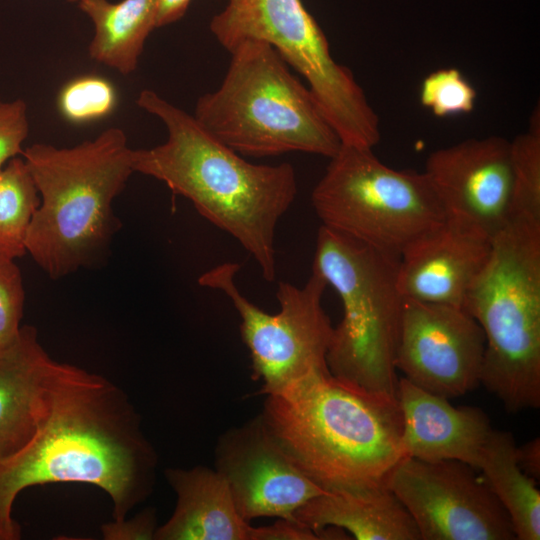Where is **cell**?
I'll list each match as a JSON object with an SVG mask.
<instances>
[{"instance_id": "8fae6325", "label": "cell", "mask_w": 540, "mask_h": 540, "mask_svg": "<svg viewBox=\"0 0 540 540\" xmlns=\"http://www.w3.org/2000/svg\"><path fill=\"white\" fill-rule=\"evenodd\" d=\"M209 28L228 52L244 40L273 46L305 78L324 111L344 107L357 92L353 73L332 57L325 34L301 0H227Z\"/></svg>"}, {"instance_id": "30bf717a", "label": "cell", "mask_w": 540, "mask_h": 540, "mask_svg": "<svg viewBox=\"0 0 540 540\" xmlns=\"http://www.w3.org/2000/svg\"><path fill=\"white\" fill-rule=\"evenodd\" d=\"M386 485L411 515L420 540L516 539L504 507L466 463L404 457Z\"/></svg>"}, {"instance_id": "4fadbf2b", "label": "cell", "mask_w": 540, "mask_h": 540, "mask_svg": "<svg viewBox=\"0 0 540 540\" xmlns=\"http://www.w3.org/2000/svg\"><path fill=\"white\" fill-rule=\"evenodd\" d=\"M424 173L446 220L492 241L510 220V141L469 138L432 152Z\"/></svg>"}, {"instance_id": "ffe728a7", "label": "cell", "mask_w": 540, "mask_h": 540, "mask_svg": "<svg viewBox=\"0 0 540 540\" xmlns=\"http://www.w3.org/2000/svg\"><path fill=\"white\" fill-rule=\"evenodd\" d=\"M157 0H78L94 25L89 55L123 75L134 72L145 41L156 28Z\"/></svg>"}, {"instance_id": "4316f807", "label": "cell", "mask_w": 540, "mask_h": 540, "mask_svg": "<svg viewBox=\"0 0 540 540\" xmlns=\"http://www.w3.org/2000/svg\"><path fill=\"white\" fill-rule=\"evenodd\" d=\"M28 135L27 104L22 99L0 100V169L23 153L22 145Z\"/></svg>"}, {"instance_id": "52a82bcc", "label": "cell", "mask_w": 540, "mask_h": 540, "mask_svg": "<svg viewBox=\"0 0 540 540\" xmlns=\"http://www.w3.org/2000/svg\"><path fill=\"white\" fill-rule=\"evenodd\" d=\"M399 257L320 226L312 272L340 297L343 317L326 355L330 373L363 390L397 397L395 366L404 298Z\"/></svg>"}, {"instance_id": "1f68e13d", "label": "cell", "mask_w": 540, "mask_h": 540, "mask_svg": "<svg viewBox=\"0 0 540 540\" xmlns=\"http://www.w3.org/2000/svg\"><path fill=\"white\" fill-rule=\"evenodd\" d=\"M69 1H71V2H77L78 0H69Z\"/></svg>"}, {"instance_id": "ac0fdd59", "label": "cell", "mask_w": 540, "mask_h": 540, "mask_svg": "<svg viewBox=\"0 0 540 540\" xmlns=\"http://www.w3.org/2000/svg\"><path fill=\"white\" fill-rule=\"evenodd\" d=\"M177 501L154 540H251L252 526L239 515L225 479L205 466L168 468Z\"/></svg>"}, {"instance_id": "cb8c5ba5", "label": "cell", "mask_w": 540, "mask_h": 540, "mask_svg": "<svg viewBox=\"0 0 540 540\" xmlns=\"http://www.w3.org/2000/svg\"><path fill=\"white\" fill-rule=\"evenodd\" d=\"M113 85L103 77L84 75L68 82L58 96V107L70 122L83 123L101 119L116 106Z\"/></svg>"}, {"instance_id": "484cf974", "label": "cell", "mask_w": 540, "mask_h": 540, "mask_svg": "<svg viewBox=\"0 0 540 540\" xmlns=\"http://www.w3.org/2000/svg\"><path fill=\"white\" fill-rule=\"evenodd\" d=\"M25 301L22 275L14 259L0 256V349L19 335Z\"/></svg>"}, {"instance_id": "5b68a950", "label": "cell", "mask_w": 540, "mask_h": 540, "mask_svg": "<svg viewBox=\"0 0 540 540\" xmlns=\"http://www.w3.org/2000/svg\"><path fill=\"white\" fill-rule=\"evenodd\" d=\"M229 53L221 85L195 105L193 116L206 131L243 157L337 153V133L273 46L244 40Z\"/></svg>"}, {"instance_id": "f1b7e54d", "label": "cell", "mask_w": 540, "mask_h": 540, "mask_svg": "<svg viewBox=\"0 0 540 540\" xmlns=\"http://www.w3.org/2000/svg\"><path fill=\"white\" fill-rule=\"evenodd\" d=\"M319 536L300 521L279 519L270 526L252 527L251 540H318Z\"/></svg>"}, {"instance_id": "9c48e42d", "label": "cell", "mask_w": 540, "mask_h": 540, "mask_svg": "<svg viewBox=\"0 0 540 540\" xmlns=\"http://www.w3.org/2000/svg\"><path fill=\"white\" fill-rule=\"evenodd\" d=\"M239 269L236 262L221 263L202 273L198 283L223 292L239 314L253 378L263 382L261 393L279 394L329 370L326 355L334 327L322 306L325 280L312 272L302 287L280 282L276 291L280 310L269 314L240 292L234 280Z\"/></svg>"}, {"instance_id": "3957f363", "label": "cell", "mask_w": 540, "mask_h": 540, "mask_svg": "<svg viewBox=\"0 0 540 540\" xmlns=\"http://www.w3.org/2000/svg\"><path fill=\"white\" fill-rule=\"evenodd\" d=\"M260 416L293 463L325 491L384 484L407 457L397 397L363 390L329 370L267 395Z\"/></svg>"}, {"instance_id": "d4e9b609", "label": "cell", "mask_w": 540, "mask_h": 540, "mask_svg": "<svg viewBox=\"0 0 540 540\" xmlns=\"http://www.w3.org/2000/svg\"><path fill=\"white\" fill-rule=\"evenodd\" d=\"M477 91L457 68H441L428 74L419 100L436 117L467 114L474 110Z\"/></svg>"}, {"instance_id": "44dd1931", "label": "cell", "mask_w": 540, "mask_h": 540, "mask_svg": "<svg viewBox=\"0 0 540 540\" xmlns=\"http://www.w3.org/2000/svg\"><path fill=\"white\" fill-rule=\"evenodd\" d=\"M516 443L507 431L492 429L480 456L478 470L507 512L515 538L540 539V492L536 480L517 462Z\"/></svg>"}, {"instance_id": "e0dca14e", "label": "cell", "mask_w": 540, "mask_h": 540, "mask_svg": "<svg viewBox=\"0 0 540 540\" xmlns=\"http://www.w3.org/2000/svg\"><path fill=\"white\" fill-rule=\"evenodd\" d=\"M57 364L30 325L21 326L16 340L0 349V461L35 433Z\"/></svg>"}, {"instance_id": "f546056e", "label": "cell", "mask_w": 540, "mask_h": 540, "mask_svg": "<svg viewBox=\"0 0 540 540\" xmlns=\"http://www.w3.org/2000/svg\"><path fill=\"white\" fill-rule=\"evenodd\" d=\"M517 462L523 472L535 480L540 477V440L535 438L516 448Z\"/></svg>"}, {"instance_id": "2e32d148", "label": "cell", "mask_w": 540, "mask_h": 540, "mask_svg": "<svg viewBox=\"0 0 540 540\" xmlns=\"http://www.w3.org/2000/svg\"><path fill=\"white\" fill-rule=\"evenodd\" d=\"M397 400L402 416V447L407 457L435 462L457 460L478 469L492 431L478 407H455L449 399L399 378Z\"/></svg>"}, {"instance_id": "9a60e30c", "label": "cell", "mask_w": 540, "mask_h": 540, "mask_svg": "<svg viewBox=\"0 0 540 540\" xmlns=\"http://www.w3.org/2000/svg\"><path fill=\"white\" fill-rule=\"evenodd\" d=\"M492 241L449 221L422 236L400 256L397 282L404 299L464 306L486 264Z\"/></svg>"}, {"instance_id": "603a6c76", "label": "cell", "mask_w": 540, "mask_h": 540, "mask_svg": "<svg viewBox=\"0 0 540 540\" xmlns=\"http://www.w3.org/2000/svg\"><path fill=\"white\" fill-rule=\"evenodd\" d=\"M511 144L512 193L510 220L540 222V108L530 115L527 129Z\"/></svg>"}, {"instance_id": "6da1fadb", "label": "cell", "mask_w": 540, "mask_h": 540, "mask_svg": "<svg viewBox=\"0 0 540 540\" xmlns=\"http://www.w3.org/2000/svg\"><path fill=\"white\" fill-rule=\"evenodd\" d=\"M158 457L126 393L107 378L58 362L31 439L0 461V540H18L12 517L24 489L80 482L102 489L114 521L152 492Z\"/></svg>"}, {"instance_id": "d6986e66", "label": "cell", "mask_w": 540, "mask_h": 540, "mask_svg": "<svg viewBox=\"0 0 540 540\" xmlns=\"http://www.w3.org/2000/svg\"><path fill=\"white\" fill-rule=\"evenodd\" d=\"M295 517L320 539L331 528L358 540H420L411 515L386 483L352 490L326 491L311 499Z\"/></svg>"}, {"instance_id": "ba28073f", "label": "cell", "mask_w": 540, "mask_h": 540, "mask_svg": "<svg viewBox=\"0 0 540 540\" xmlns=\"http://www.w3.org/2000/svg\"><path fill=\"white\" fill-rule=\"evenodd\" d=\"M329 159L311 194L322 226L400 258L446 221L424 171L393 169L372 148L345 144Z\"/></svg>"}, {"instance_id": "7c38bea8", "label": "cell", "mask_w": 540, "mask_h": 540, "mask_svg": "<svg viewBox=\"0 0 540 540\" xmlns=\"http://www.w3.org/2000/svg\"><path fill=\"white\" fill-rule=\"evenodd\" d=\"M485 336L462 307L404 299L395 366L417 387L450 399L481 384Z\"/></svg>"}, {"instance_id": "7402d4cb", "label": "cell", "mask_w": 540, "mask_h": 540, "mask_svg": "<svg viewBox=\"0 0 540 540\" xmlns=\"http://www.w3.org/2000/svg\"><path fill=\"white\" fill-rule=\"evenodd\" d=\"M40 195L20 157L0 169V256L16 259L26 253V237Z\"/></svg>"}, {"instance_id": "5bb4252c", "label": "cell", "mask_w": 540, "mask_h": 540, "mask_svg": "<svg viewBox=\"0 0 540 540\" xmlns=\"http://www.w3.org/2000/svg\"><path fill=\"white\" fill-rule=\"evenodd\" d=\"M214 454L215 470L246 522L264 516L299 521L296 511L326 492L293 463L260 415L224 432Z\"/></svg>"}, {"instance_id": "4dcf8cb0", "label": "cell", "mask_w": 540, "mask_h": 540, "mask_svg": "<svg viewBox=\"0 0 540 540\" xmlns=\"http://www.w3.org/2000/svg\"><path fill=\"white\" fill-rule=\"evenodd\" d=\"M190 3L191 0H157L156 28L180 20L185 15Z\"/></svg>"}, {"instance_id": "277c9868", "label": "cell", "mask_w": 540, "mask_h": 540, "mask_svg": "<svg viewBox=\"0 0 540 540\" xmlns=\"http://www.w3.org/2000/svg\"><path fill=\"white\" fill-rule=\"evenodd\" d=\"M40 205L26 237V252L52 279L91 263L116 230L113 200L134 173L133 149L119 128L59 148L36 143L23 150Z\"/></svg>"}, {"instance_id": "83f0119b", "label": "cell", "mask_w": 540, "mask_h": 540, "mask_svg": "<svg viewBox=\"0 0 540 540\" xmlns=\"http://www.w3.org/2000/svg\"><path fill=\"white\" fill-rule=\"evenodd\" d=\"M156 529V512L146 508L131 519L104 524L101 532L106 540H152Z\"/></svg>"}, {"instance_id": "7a4b0ae2", "label": "cell", "mask_w": 540, "mask_h": 540, "mask_svg": "<svg viewBox=\"0 0 540 540\" xmlns=\"http://www.w3.org/2000/svg\"><path fill=\"white\" fill-rule=\"evenodd\" d=\"M136 103L163 122L168 136L155 147L133 149L134 172L188 199L202 217L239 242L266 281H273L276 228L297 195L294 167L247 161L193 115L150 89L142 90Z\"/></svg>"}, {"instance_id": "8992f818", "label": "cell", "mask_w": 540, "mask_h": 540, "mask_svg": "<svg viewBox=\"0 0 540 540\" xmlns=\"http://www.w3.org/2000/svg\"><path fill=\"white\" fill-rule=\"evenodd\" d=\"M463 308L485 336L481 384L511 413L539 408L540 222L509 220Z\"/></svg>"}]
</instances>
